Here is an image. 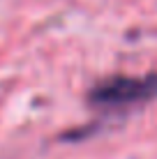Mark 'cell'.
I'll return each mask as SVG.
<instances>
[{
    "mask_svg": "<svg viewBox=\"0 0 157 159\" xmlns=\"http://www.w3.org/2000/svg\"><path fill=\"white\" fill-rule=\"evenodd\" d=\"M157 97V72L145 76H111L88 90V104L104 113H122Z\"/></svg>",
    "mask_w": 157,
    "mask_h": 159,
    "instance_id": "1",
    "label": "cell"
}]
</instances>
